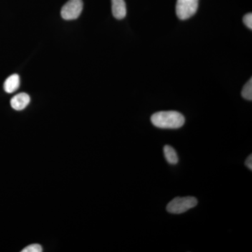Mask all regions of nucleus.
Listing matches in <instances>:
<instances>
[{"mask_svg":"<svg viewBox=\"0 0 252 252\" xmlns=\"http://www.w3.org/2000/svg\"><path fill=\"white\" fill-rule=\"evenodd\" d=\"M151 122L159 128L177 129L184 126L185 118L176 111H162L154 114L151 117Z\"/></svg>","mask_w":252,"mask_h":252,"instance_id":"1","label":"nucleus"},{"mask_svg":"<svg viewBox=\"0 0 252 252\" xmlns=\"http://www.w3.org/2000/svg\"><path fill=\"white\" fill-rule=\"evenodd\" d=\"M198 205V200L194 197H177L167 205V211L174 215L185 213Z\"/></svg>","mask_w":252,"mask_h":252,"instance_id":"2","label":"nucleus"},{"mask_svg":"<svg viewBox=\"0 0 252 252\" xmlns=\"http://www.w3.org/2000/svg\"><path fill=\"white\" fill-rule=\"evenodd\" d=\"M199 0H177L176 14L182 21L189 19L197 12Z\"/></svg>","mask_w":252,"mask_h":252,"instance_id":"3","label":"nucleus"},{"mask_svg":"<svg viewBox=\"0 0 252 252\" xmlns=\"http://www.w3.org/2000/svg\"><path fill=\"white\" fill-rule=\"evenodd\" d=\"M82 0H69L61 9V16L67 21L77 19L82 12Z\"/></svg>","mask_w":252,"mask_h":252,"instance_id":"4","label":"nucleus"},{"mask_svg":"<svg viewBox=\"0 0 252 252\" xmlns=\"http://www.w3.org/2000/svg\"><path fill=\"white\" fill-rule=\"evenodd\" d=\"M31 102V97L26 93H21L13 97L11 99V106L16 111L23 110Z\"/></svg>","mask_w":252,"mask_h":252,"instance_id":"5","label":"nucleus"},{"mask_svg":"<svg viewBox=\"0 0 252 252\" xmlns=\"http://www.w3.org/2000/svg\"><path fill=\"white\" fill-rule=\"evenodd\" d=\"M112 11L114 18L124 19L127 14L125 0H112Z\"/></svg>","mask_w":252,"mask_h":252,"instance_id":"6","label":"nucleus"},{"mask_svg":"<svg viewBox=\"0 0 252 252\" xmlns=\"http://www.w3.org/2000/svg\"><path fill=\"white\" fill-rule=\"evenodd\" d=\"M20 87V77L17 74H12L5 80L4 89L7 94H13Z\"/></svg>","mask_w":252,"mask_h":252,"instance_id":"7","label":"nucleus"},{"mask_svg":"<svg viewBox=\"0 0 252 252\" xmlns=\"http://www.w3.org/2000/svg\"><path fill=\"white\" fill-rule=\"evenodd\" d=\"M164 156L167 162L170 165H176L178 163L179 158L177 152L173 147L170 145H165L163 149Z\"/></svg>","mask_w":252,"mask_h":252,"instance_id":"8","label":"nucleus"},{"mask_svg":"<svg viewBox=\"0 0 252 252\" xmlns=\"http://www.w3.org/2000/svg\"><path fill=\"white\" fill-rule=\"evenodd\" d=\"M242 96L243 98L247 100H252V79H250L246 84L244 86L243 90H242Z\"/></svg>","mask_w":252,"mask_h":252,"instance_id":"9","label":"nucleus"},{"mask_svg":"<svg viewBox=\"0 0 252 252\" xmlns=\"http://www.w3.org/2000/svg\"><path fill=\"white\" fill-rule=\"evenodd\" d=\"M43 252L42 247L39 244H32L23 249L21 252Z\"/></svg>","mask_w":252,"mask_h":252,"instance_id":"10","label":"nucleus"},{"mask_svg":"<svg viewBox=\"0 0 252 252\" xmlns=\"http://www.w3.org/2000/svg\"><path fill=\"white\" fill-rule=\"evenodd\" d=\"M243 23L249 29H252V14L248 13L243 17Z\"/></svg>","mask_w":252,"mask_h":252,"instance_id":"11","label":"nucleus"},{"mask_svg":"<svg viewBox=\"0 0 252 252\" xmlns=\"http://www.w3.org/2000/svg\"><path fill=\"white\" fill-rule=\"evenodd\" d=\"M245 165L246 166L250 169V170H252V156L250 155L247 158L246 161H245Z\"/></svg>","mask_w":252,"mask_h":252,"instance_id":"12","label":"nucleus"}]
</instances>
